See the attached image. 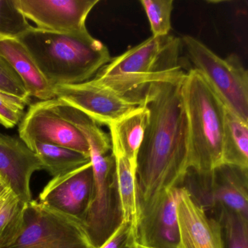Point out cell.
Returning <instances> with one entry per match:
<instances>
[{"instance_id": "1", "label": "cell", "mask_w": 248, "mask_h": 248, "mask_svg": "<svg viewBox=\"0 0 248 248\" xmlns=\"http://www.w3.org/2000/svg\"><path fill=\"white\" fill-rule=\"evenodd\" d=\"M185 74L151 84L141 98L149 116L138 155V219L164 193L180 187L189 171L188 120L181 91Z\"/></svg>"}, {"instance_id": "2", "label": "cell", "mask_w": 248, "mask_h": 248, "mask_svg": "<svg viewBox=\"0 0 248 248\" xmlns=\"http://www.w3.org/2000/svg\"><path fill=\"white\" fill-rule=\"evenodd\" d=\"M17 38L53 88L88 82L111 60L108 47L88 30L59 34L30 26Z\"/></svg>"}, {"instance_id": "3", "label": "cell", "mask_w": 248, "mask_h": 248, "mask_svg": "<svg viewBox=\"0 0 248 248\" xmlns=\"http://www.w3.org/2000/svg\"><path fill=\"white\" fill-rule=\"evenodd\" d=\"M181 50V39L152 36L111 59L91 81L119 96L141 102L151 84L185 74L180 65Z\"/></svg>"}, {"instance_id": "4", "label": "cell", "mask_w": 248, "mask_h": 248, "mask_svg": "<svg viewBox=\"0 0 248 248\" xmlns=\"http://www.w3.org/2000/svg\"><path fill=\"white\" fill-rule=\"evenodd\" d=\"M181 91L188 120L189 170L210 173L223 164L226 107L194 69L184 75Z\"/></svg>"}, {"instance_id": "5", "label": "cell", "mask_w": 248, "mask_h": 248, "mask_svg": "<svg viewBox=\"0 0 248 248\" xmlns=\"http://www.w3.org/2000/svg\"><path fill=\"white\" fill-rule=\"evenodd\" d=\"M193 69L197 71L226 108L248 123V73L239 56L222 59L195 37L181 39Z\"/></svg>"}, {"instance_id": "6", "label": "cell", "mask_w": 248, "mask_h": 248, "mask_svg": "<svg viewBox=\"0 0 248 248\" xmlns=\"http://www.w3.org/2000/svg\"><path fill=\"white\" fill-rule=\"evenodd\" d=\"M7 248H96L82 223L39 201L26 204L22 229Z\"/></svg>"}, {"instance_id": "7", "label": "cell", "mask_w": 248, "mask_h": 248, "mask_svg": "<svg viewBox=\"0 0 248 248\" xmlns=\"http://www.w3.org/2000/svg\"><path fill=\"white\" fill-rule=\"evenodd\" d=\"M90 159L93 186L83 226L98 248L121 223L122 214L112 154L91 155Z\"/></svg>"}, {"instance_id": "8", "label": "cell", "mask_w": 248, "mask_h": 248, "mask_svg": "<svg viewBox=\"0 0 248 248\" xmlns=\"http://www.w3.org/2000/svg\"><path fill=\"white\" fill-rule=\"evenodd\" d=\"M18 133L29 148L39 142L73 149L90 156L86 139L60 114L56 98L30 104L18 126Z\"/></svg>"}, {"instance_id": "9", "label": "cell", "mask_w": 248, "mask_h": 248, "mask_svg": "<svg viewBox=\"0 0 248 248\" xmlns=\"http://www.w3.org/2000/svg\"><path fill=\"white\" fill-rule=\"evenodd\" d=\"M191 171L202 184L200 195L194 198L206 210L211 209L216 217L223 211L248 218V169L222 164L210 173L200 175Z\"/></svg>"}, {"instance_id": "10", "label": "cell", "mask_w": 248, "mask_h": 248, "mask_svg": "<svg viewBox=\"0 0 248 248\" xmlns=\"http://www.w3.org/2000/svg\"><path fill=\"white\" fill-rule=\"evenodd\" d=\"M56 98L91 117L99 125L108 126L141 106V102L123 98L93 83L56 85Z\"/></svg>"}, {"instance_id": "11", "label": "cell", "mask_w": 248, "mask_h": 248, "mask_svg": "<svg viewBox=\"0 0 248 248\" xmlns=\"http://www.w3.org/2000/svg\"><path fill=\"white\" fill-rule=\"evenodd\" d=\"M99 0H14L16 8L36 28L72 34L88 30L86 20Z\"/></svg>"}, {"instance_id": "12", "label": "cell", "mask_w": 248, "mask_h": 248, "mask_svg": "<svg viewBox=\"0 0 248 248\" xmlns=\"http://www.w3.org/2000/svg\"><path fill=\"white\" fill-rule=\"evenodd\" d=\"M93 186L91 162L62 176L53 178L39 196V202L51 210L83 225Z\"/></svg>"}, {"instance_id": "13", "label": "cell", "mask_w": 248, "mask_h": 248, "mask_svg": "<svg viewBox=\"0 0 248 248\" xmlns=\"http://www.w3.org/2000/svg\"><path fill=\"white\" fill-rule=\"evenodd\" d=\"M178 248H225L220 222L207 213L186 187H179L177 202Z\"/></svg>"}, {"instance_id": "14", "label": "cell", "mask_w": 248, "mask_h": 248, "mask_svg": "<svg viewBox=\"0 0 248 248\" xmlns=\"http://www.w3.org/2000/svg\"><path fill=\"white\" fill-rule=\"evenodd\" d=\"M43 164L20 138L0 133V181L21 201L32 200L30 181Z\"/></svg>"}, {"instance_id": "15", "label": "cell", "mask_w": 248, "mask_h": 248, "mask_svg": "<svg viewBox=\"0 0 248 248\" xmlns=\"http://www.w3.org/2000/svg\"><path fill=\"white\" fill-rule=\"evenodd\" d=\"M179 187L164 193L147 213L138 219L136 242L149 248H178L177 202Z\"/></svg>"}, {"instance_id": "16", "label": "cell", "mask_w": 248, "mask_h": 248, "mask_svg": "<svg viewBox=\"0 0 248 248\" xmlns=\"http://www.w3.org/2000/svg\"><path fill=\"white\" fill-rule=\"evenodd\" d=\"M0 56L21 78L30 96L40 101L54 99V88L46 80L25 46L17 37L0 40Z\"/></svg>"}, {"instance_id": "17", "label": "cell", "mask_w": 248, "mask_h": 248, "mask_svg": "<svg viewBox=\"0 0 248 248\" xmlns=\"http://www.w3.org/2000/svg\"><path fill=\"white\" fill-rule=\"evenodd\" d=\"M111 142V154L114 161L116 181L120 199L122 221L136 229L138 220L136 172L126 155L113 124L108 126Z\"/></svg>"}, {"instance_id": "18", "label": "cell", "mask_w": 248, "mask_h": 248, "mask_svg": "<svg viewBox=\"0 0 248 248\" xmlns=\"http://www.w3.org/2000/svg\"><path fill=\"white\" fill-rule=\"evenodd\" d=\"M223 164L248 169V123L226 108Z\"/></svg>"}, {"instance_id": "19", "label": "cell", "mask_w": 248, "mask_h": 248, "mask_svg": "<svg viewBox=\"0 0 248 248\" xmlns=\"http://www.w3.org/2000/svg\"><path fill=\"white\" fill-rule=\"evenodd\" d=\"M30 149L38 156L43 170H47L53 178L66 175L91 162L90 156L56 145L36 142Z\"/></svg>"}, {"instance_id": "20", "label": "cell", "mask_w": 248, "mask_h": 248, "mask_svg": "<svg viewBox=\"0 0 248 248\" xmlns=\"http://www.w3.org/2000/svg\"><path fill=\"white\" fill-rule=\"evenodd\" d=\"M149 116V110L141 104L112 124L122 146L136 172V175L138 155L144 137Z\"/></svg>"}, {"instance_id": "21", "label": "cell", "mask_w": 248, "mask_h": 248, "mask_svg": "<svg viewBox=\"0 0 248 248\" xmlns=\"http://www.w3.org/2000/svg\"><path fill=\"white\" fill-rule=\"evenodd\" d=\"M26 204L11 191L0 202V248L12 245L19 235Z\"/></svg>"}, {"instance_id": "22", "label": "cell", "mask_w": 248, "mask_h": 248, "mask_svg": "<svg viewBox=\"0 0 248 248\" xmlns=\"http://www.w3.org/2000/svg\"><path fill=\"white\" fill-rule=\"evenodd\" d=\"M150 24L152 37H162L169 35L171 30V15L173 10L172 0H141Z\"/></svg>"}, {"instance_id": "23", "label": "cell", "mask_w": 248, "mask_h": 248, "mask_svg": "<svg viewBox=\"0 0 248 248\" xmlns=\"http://www.w3.org/2000/svg\"><path fill=\"white\" fill-rule=\"evenodd\" d=\"M217 219L222 225L225 248H248V218L223 211Z\"/></svg>"}, {"instance_id": "24", "label": "cell", "mask_w": 248, "mask_h": 248, "mask_svg": "<svg viewBox=\"0 0 248 248\" xmlns=\"http://www.w3.org/2000/svg\"><path fill=\"white\" fill-rule=\"evenodd\" d=\"M30 26L16 8L14 0H0V40L18 37Z\"/></svg>"}, {"instance_id": "25", "label": "cell", "mask_w": 248, "mask_h": 248, "mask_svg": "<svg viewBox=\"0 0 248 248\" xmlns=\"http://www.w3.org/2000/svg\"><path fill=\"white\" fill-rule=\"evenodd\" d=\"M0 92L16 97L30 104L31 96L14 68L0 56Z\"/></svg>"}, {"instance_id": "26", "label": "cell", "mask_w": 248, "mask_h": 248, "mask_svg": "<svg viewBox=\"0 0 248 248\" xmlns=\"http://www.w3.org/2000/svg\"><path fill=\"white\" fill-rule=\"evenodd\" d=\"M27 105L28 103L24 100L0 92V124L8 129L18 125Z\"/></svg>"}, {"instance_id": "27", "label": "cell", "mask_w": 248, "mask_h": 248, "mask_svg": "<svg viewBox=\"0 0 248 248\" xmlns=\"http://www.w3.org/2000/svg\"><path fill=\"white\" fill-rule=\"evenodd\" d=\"M136 229L122 221L109 237L98 248H136Z\"/></svg>"}, {"instance_id": "28", "label": "cell", "mask_w": 248, "mask_h": 248, "mask_svg": "<svg viewBox=\"0 0 248 248\" xmlns=\"http://www.w3.org/2000/svg\"><path fill=\"white\" fill-rule=\"evenodd\" d=\"M11 192V190L4 185L2 183H0V202L6 197L9 193Z\"/></svg>"}, {"instance_id": "29", "label": "cell", "mask_w": 248, "mask_h": 248, "mask_svg": "<svg viewBox=\"0 0 248 248\" xmlns=\"http://www.w3.org/2000/svg\"><path fill=\"white\" fill-rule=\"evenodd\" d=\"M136 248H146V247L141 246V245H139V244L137 243V247H136Z\"/></svg>"}, {"instance_id": "30", "label": "cell", "mask_w": 248, "mask_h": 248, "mask_svg": "<svg viewBox=\"0 0 248 248\" xmlns=\"http://www.w3.org/2000/svg\"><path fill=\"white\" fill-rule=\"evenodd\" d=\"M0 183H2V182H1V181H0Z\"/></svg>"}]
</instances>
